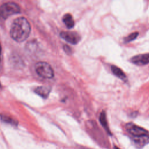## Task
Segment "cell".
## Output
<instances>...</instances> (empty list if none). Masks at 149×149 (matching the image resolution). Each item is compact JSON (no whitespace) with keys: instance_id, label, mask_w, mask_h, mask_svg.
Returning a JSON list of instances; mask_svg holds the SVG:
<instances>
[{"instance_id":"obj_1","label":"cell","mask_w":149,"mask_h":149,"mask_svg":"<svg viewBox=\"0 0 149 149\" xmlns=\"http://www.w3.org/2000/svg\"><path fill=\"white\" fill-rule=\"evenodd\" d=\"M30 31L31 27L27 19L24 17H19L13 22L10 35L15 41L23 42L29 37Z\"/></svg>"},{"instance_id":"obj_2","label":"cell","mask_w":149,"mask_h":149,"mask_svg":"<svg viewBox=\"0 0 149 149\" xmlns=\"http://www.w3.org/2000/svg\"><path fill=\"white\" fill-rule=\"evenodd\" d=\"M20 12V6L18 4L15 2H6L0 6V16L4 19H6L9 16Z\"/></svg>"},{"instance_id":"obj_3","label":"cell","mask_w":149,"mask_h":149,"mask_svg":"<svg viewBox=\"0 0 149 149\" xmlns=\"http://www.w3.org/2000/svg\"><path fill=\"white\" fill-rule=\"evenodd\" d=\"M35 70L38 76L45 79H51L54 76L52 67L45 62H37L35 65Z\"/></svg>"},{"instance_id":"obj_4","label":"cell","mask_w":149,"mask_h":149,"mask_svg":"<svg viewBox=\"0 0 149 149\" xmlns=\"http://www.w3.org/2000/svg\"><path fill=\"white\" fill-rule=\"evenodd\" d=\"M60 36L65 41L72 44H77L81 40L80 34L75 31H61Z\"/></svg>"},{"instance_id":"obj_5","label":"cell","mask_w":149,"mask_h":149,"mask_svg":"<svg viewBox=\"0 0 149 149\" xmlns=\"http://www.w3.org/2000/svg\"><path fill=\"white\" fill-rule=\"evenodd\" d=\"M126 127L127 131L129 132L130 134L133 136V137L147 135L148 134V132L147 130L132 123L127 124L126 125Z\"/></svg>"},{"instance_id":"obj_6","label":"cell","mask_w":149,"mask_h":149,"mask_svg":"<svg viewBox=\"0 0 149 149\" xmlns=\"http://www.w3.org/2000/svg\"><path fill=\"white\" fill-rule=\"evenodd\" d=\"M130 61L137 65H144L149 63V53L140 54L134 56L130 59Z\"/></svg>"},{"instance_id":"obj_7","label":"cell","mask_w":149,"mask_h":149,"mask_svg":"<svg viewBox=\"0 0 149 149\" xmlns=\"http://www.w3.org/2000/svg\"><path fill=\"white\" fill-rule=\"evenodd\" d=\"M132 140L134 146L138 148H141L149 143V136L147 135L133 137Z\"/></svg>"},{"instance_id":"obj_8","label":"cell","mask_w":149,"mask_h":149,"mask_svg":"<svg viewBox=\"0 0 149 149\" xmlns=\"http://www.w3.org/2000/svg\"><path fill=\"white\" fill-rule=\"evenodd\" d=\"M34 91L41 97L47 98L51 91V88L48 86H39L35 88Z\"/></svg>"},{"instance_id":"obj_9","label":"cell","mask_w":149,"mask_h":149,"mask_svg":"<svg viewBox=\"0 0 149 149\" xmlns=\"http://www.w3.org/2000/svg\"><path fill=\"white\" fill-rule=\"evenodd\" d=\"M62 21L68 29L73 28L74 26V21L70 13H66L62 17Z\"/></svg>"},{"instance_id":"obj_10","label":"cell","mask_w":149,"mask_h":149,"mask_svg":"<svg viewBox=\"0 0 149 149\" xmlns=\"http://www.w3.org/2000/svg\"><path fill=\"white\" fill-rule=\"evenodd\" d=\"M111 70H112V73L116 76H117L121 80H123L125 81L126 80L127 78H126V76L125 73L119 68H118L115 65H112V66H111Z\"/></svg>"},{"instance_id":"obj_11","label":"cell","mask_w":149,"mask_h":149,"mask_svg":"<svg viewBox=\"0 0 149 149\" xmlns=\"http://www.w3.org/2000/svg\"><path fill=\"white\" fill-rule=\"evenodd\" d=\"M100 122L101 124V125L104 127V128L109 133H110L109 129L108 126V123H107V118H106V114L104 111H102L100 115Z\"/></svg>"},{"instance_id":"obj_12","label":"cell","mask_w":149,"mask_h":149,"mask_svg":"<svg viewBox=\"0 0 149 149\" xmlns=\"http://www.w3.org/2000/svg\"><path fill=\"white\" fill-rule=\"evenodd\" d=\"M138 35H139V33L137 32L132 33L130 34H129L128 36L125 37L124 39V41H125V42H126L132 41L134 40V39H136Z\"/></svg>"},{"instance_id":"obj_13","label":"cell","mask_w":149,"mask_h":149,"mask_svg":"<svg viewBox=\"0 0 149 149\" xmlns=\"http://www.w3.org/2000/svg\"><path fill=\"white\" fill-rule=\"evenodd\" d=\"M2 119L5 122H8V123H11V124H16L15 122L11 118H9V117H7L6 116H3L2 117Z\"/></svg>"},{"instance_id":"obj_14","label":"cell","mask_w":149,"mask_h":149,"mask_svg":"<svg viewBox=\"0 0 149 149\" xmlns=\"http://www.w3.org/2000/svg\"><path fill=\"white\" fill-rule=\"evenodd\" d=\"M63 49L64 51L68 54H72V49L70 48V47H69V46L67 45H65L63 46Z\"/></svg>"},{"instance_id":"obj_15","label":"cell","mask_w":149,"mask_h":149,"mask_svg":"<svg viewBox=\"0 0 149 149\" xmlns=\"http://www.w3.org/2000/svg\"><path fill=\"white\" fill-rule=\"evenodd\" d=\"M1 51H2V48H1V45L0 44V56H1Z\"/></svg>"},{"instance_id":"obj_16","label":"cell","mask_w":149,"mask_h":149,"mask_svg":"<svg viewBox=\"0 0 149 149\" xmlns=\"http://www.w3.org/2000/svg\"><path fill=\"white\" fill-rule=\"evenodd\" d=\"M114 149H120L119 147H116V146H115V147H114Z\"/></svg>"},{"instance_id":"obj_17","label":"cell","mask_w":149,"mask_h":149,"mask_svg":"<svg viewBox=\"0 0 149 149\" xmlns=\"http://www.w3.org/2000/svg\"><path fill=\"white\" fill-rule=\"evenodd\" d=\"M1 83H0V87H1Z\"/></svg>"}]
</instances>
